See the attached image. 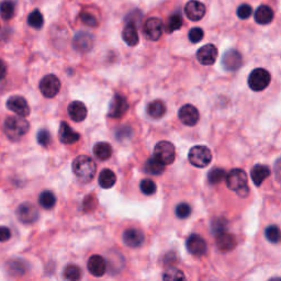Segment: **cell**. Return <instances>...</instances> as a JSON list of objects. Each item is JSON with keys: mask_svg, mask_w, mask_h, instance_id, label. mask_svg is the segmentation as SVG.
I'll use <instances>...</instances> for the list:
<instances>
[{"mask_svg": "<svg viewBox=\"0 0 281 281\" xmlns=\"http://www.w3.org/2000/svg\"><path fill=\"white\" fill-rule=\"evenodd\" d=\"M97 165L94 159L87 155H79L73 162V173L82 182H89L94 179Z\"/></svg>", "mask_w": 281, "mask_h": 281, "instance_id": "1", "label": "cell"}, {"mask_svg": "<svg viewBox=\"0 0 281 281\" xmlns=\"http://www.w3.org/2000/svg\"><path fill=\"white\" fill-rule=\"evenodd\" d=\"M30 129V124L23 116H8L3 122V132L11 141H19L26 135Z\"/></svg>", "mask_w": 281, "mask_h": 281, "instance_id": "2", "label": "cell"}, {"mask_svg": "<svg viewBox=\"0 0 281 281\" xmlns=\"http://www.w3.org/2000/svg\"><path fill=\"white\" fill-rule=\"evenodd\" d=\"M226 186L229 189L235 191L242 198L248 196L249 188L247 184V175L243 169L235 168L226 174Z\"/></svg>", "mask_w": 281, "mask_h": 281, "instance_id": "3", "label": "cell"}, {"mask_svg": "<svg viewBox=\"0 0 281 281\" xmlns=\"http://www.w3.org/2000/svg\"><path fill=\"white\" fill-rule=\"evenodd\" d=\"M188 158H189L191 165L198 167V168H204L211 163L212 153L207 146L197 145L189 150Z\"/></svg>", "mask_w": 281, "mask_h": 281, "instance_id": "4", "label": "cell"}, {"mask_svg": "<svg viewBox=\"0 0 281 281\" xmlns=\"http://www.w3.org/2000/svg\"><path fill=\"white\" fill-rule=\"evenodd\" d=\"M271 75L265 68H256L249 74L248 86L254 91H263L269 86Z\"/></svg>", "mask_w": 281, "mask_h": 281, "instance_id": "5", "label": "cell"}, {"mask_svg": "<svg viewBox=\"0 0 281 281\" xmlns=\"http://www.w3.org/2000/svg\"><path fill=\"white\" fill-rule=\"evenodd\" d=\"M154 156L158 158L165 165L173 164L176 158V149L174 144L168 141H161L155 145Z\"/></svg>", "mask_w": 281, "mask_h": 281, "instance_id": "6", "label": "cell"}, {"mask_svg": "<svg viewBox=\"0 0 281 281\" xmlns=\"http://www.w3.org/2000/svg\"><path fill=\"white\" fill-rule=\"evenodd\" d=\"M39 88L45 98H54L61 90V81L55 75H46L41 79Z\"/></svg>", "mask_w": 281, "mask_h": 281, "instance_id": "7", "label": "cell"}, {"mask_svg": "<svg viewBox=\"0 0 281 281\" xmlns=\"http://www.w3.org/2000/svg\"><path fill=\"white\" fill-rule=\"evenodd\" d=\"M129 110V102L127 98L122 95L116 94L115 97L112 98L110 102V107H109L108 116L112 119H119L128 112Z\"/></svg>", "mask_w": 281, "mask_h": 281, "instance_id": "8", "label": "cell"}, {"mask_svg": "<svg viewBox=\"0 0 281 281\" xmlns=\"http://www.w3.org/2000/svg\"><path fill=\"white\" fill-rule=\"evenodd\" d=\"M17 216L23 224H32L39 219V211L34 205L26 202L20 204L17 209Z\"/></svg>", "mask_w": 281, "mask_h": 281, "instance_id": "9", "label": "cell"}, {"mask_svg": "<svg viewBox=\"0 0 281 281\" xmlns=\"http://www.w3.org/2000/svg\"><path fill=\"white\" fill-rule=\"evenodd\" d=\"M144 34L150 41H158L164 31L163 21L158 18H149L145 21L143 28Z\"/></svg>", "mask_w": 281, "mask_h": 281, "instance_id": "10", "label": "cell"}, {"mask_svg": "<svg viewBox=\"0 0 281 281\" xmlns=\"http://www.w3.org/2000/svg\"><path fill=\"white\" fill-rule=\"evenodd\" d=\"M243 65V57L236 50H229L222 56V66L229 72H235Z\"/></svg>", "mask_w": 281, "mask_h": 281, "instance_id": "11", "label": "cell"}, {"mask_svg": "<svg viewBox=\"0 0 281 281\" xmlns=\"http://www.w3.org/2000/svg\"><path fill=\"white\" fill-rule=\"evenodd\" d=\"M7 108L10 111L16 113L17 116H23L26 118L30 115V107L26 99L21 96H12L9 99L7 100Z\"/></svg>", "mask_w": 281, "mask_h": 281, "instance_id": "12", "label": "cell"}, {"mask_svg": "<svg viewBox=\"0 0 281 281\" xmlns=\"http://www.w3.org/2000/svg\"><path fill=\"white\" fill-rule=\"evenodd\" d=\"M178 116L179 120L182 122L187 125V127H194L200 119V113L195 106L192 104H184L178 112Z\"/></svg>", "mask_w": 281, "mask_h": 281, "instance_id": "13", "label": "cell"}, {"mask_svg": "<svg viewBox=\"0 0 281 281\" xmlns=\"http://www.w3.org/2000/svg\"><path fill=\"white\" fill-rule=\"evenodd\" d=\"M73 46L77 52H89L91 51L92 46H94V36L90 33L85 31L77 32L73 39Z\"/></svg>", "mask_w": 281, "mask_h": 281, "instance_id": "14", "label": "cell"}, {"mask_svg": "<svg viewBox=\"0 0 281 281\" xmlns=\"http://www.w3.org/2000/svg\"><path fill=\"white\" fill-rule=\"evenodd\" d=\"M186 247L187 250L189 251L191 255L200 257V256L204 255L207 253V243L203 240L202 237L198 234H192L186 241Z\"/></svg>", "mask_w": 281, "mask_h": 281, "instance_id": "15", "label": "cell"}, {"mask_svg": "<svg viewBox=\"0 0 281 281\" xmlns=\"http://www.w3.org/2000/svg\"><path fill=\"white\" fill-rule=\"evenodd\" d=\"M197 58L204 66L213 65L217 58V49L213 44H205L197 52Z\"/></svg>", "mask_w": 281, "mask_h": 281, "instance_id": "16", "label": "cell"}, {"mask_svg": "<svg viewBox=\"0 0 281 281\" xmlns=\"http://www.w3.org/2000/svg\"><path fill=\"white\" fill-rule=\"evenodd\" d=\"M184 14L191 21H199L205 15V6L198 0H190L184 7Z\"/></svg>", "mask_w": 281, "mask_h": 281, "instance_id": "17", "label": "cell"}, {"mask_svg": "<svg viewBox=\"0 0 281 281\" xmlns=\"http://www.w3.org/2000/svg\"><path fill=\"white\" fill-rule=\"evenodd\" d=\"M145 236L142 231L137 229H128L123 233V242L124 244L131 247V248H137L142 246L144 243Z\"/></svg>", "mask_w": 281, "mask_h": 281, "instance_id": "18", "label": "cell"}, {"mask_svg": "<svg viewBox=\"0 0 281 281\" xmlns=\"http://www.w3.org/2000/svg\"><path fill=\"white\" fill-rule=\"evenodd\" d=\"M87 268L94 277H102L107 270L106 261L100 255H92L87 264Z\"/></svg>", "mask_w": 281, "mask_h": 281, "instance_id": "19", "label": "cell"}, {"mask_svg": "<svg viewBox=\"0 0 281 281\" xmlns=\"http://www.w3.org/2000/svg\"><path fill=\"white\" fill-rule=\"evenodd\" d=\"M58 138L63 144H74L79 141L81 135L69 127L68 123L62 122L58 131Z\"/></svg>", "mask_w": 281, "mask_h": 281, "instance_id": "20", "label": "cell"}, {"mask_svg": "<svg viewBox=\"0 0 281 281\" xmlns=\"http://www.w3.org/2000/svg\"><path fill=\"white\" fill-rule=\"evenodd\" d=\"M216 246L217 248L222 251H230L235 248V246L237 244L236 237L233 235V234L226 233L224 232L217 233L216 235Z\"/></svg>", "mask_w": 281, "mask_h": 281, "instance_id": "21", "label": "cell"}, {"mask_svg": "<svg viewBox=\"0 0 281 281\" xmlns=\"http://www.w3.org/2000/svg\"><path fill=\"white\" fill-rule=\"evenodd\" d=\"M67 112L74 122H83L87 116V108L82 101L70 102L67 108Z\"/></svg>", "mask_w": 281, "mask_h": 281, "instance_id": "22", "label": "cell"}, {"mask_svg": "<svg viewBox=\"0 0 281 281\" xmlns=\"http://www.w3.org/2000/svg\"><path fill=\"white\" fill-rule=\"evenodd\" d=\"M271 174V170L268 166L262 165V164H257L255 165L250 171L251 179H253V182L255 183V186L259 187L261 184L265 182V180L269 177Z\"/></svg>", "mask_w": 281, "mask_h": 281, "instance_id": "23", "label": "cell"}, {"mask_svg": "<svg viewBox=\"0 0 281 281\" xmlns=\"http://www.w3.org/2000/svg\"><path fill=\"white\" fill-rule=\"evenodd\" d=\"M272 19H274V11L270 7H268L266 5L259 6L255 11V21L258 24H262V26H266V24H269Z\"/></svg>", "mask_w": 281, "mask_h": 281, "instance_id": "24", "label": "cell"}, {"mask_svg": "<svg viewBox=\"0 0 281 281\" xmlns=\"http://www.w3.org/2000/svg\"><path fill=\"white\" fill-rule=\"evenodd\" d=\"M122 39L129 46H136L140 41L137 28L135 24L127 23L122 31Z\"/></svg>", "mask_w": 281, "mask_h": 281, "instance_id": "25", "label": "cell"}, {"mask_svg": "<svg viewBox=\"0 0 281 281\" xmlns=\"http://www.w3.org/2000/svg\"><path fill=\"white\" fill-rule=\"evenodd\" d=\"M144 169L146 173L149 175L158 176L162 175L164 173V170H165V164H163L158 158L153 156L149 157L148 161H146Z\"/></svg>", "mask_w": 281, "mask_h": 281, "instance_id": "26", "label": "cell"}, {"mask_svg": "<svg viewBox=\"0 0 281 281\" xmlns=\"http://www.w3.org/2000/svg\"><path fill=\"white\" fill-rule=\"evenodd\" d=\"M94 155L99 161H108L112 155L111 145L107 142H99L94 146Z\"/></svg>", "mask_w": 281, "mask_h": 281, "instance_id": "27", "label": "cell"}, {"mask_svg": "<svg viewBox=\"0 0 281 281\" xmlns=\"http://www.w3.org/2000/svg\"><path fill=\"white\" fill-rule=\"evenodd\" d=\"M99 184L103 189H110L116 182V176L111 169H103L99 175Z\"/></svg>", "mask_w": 281, "mask_h": 281, "instance_id": "28", "label": "cell"}, {"mask_svg": "<svg viewBox=\"0 0 281 281\" xmlns=\"http://www.w3.org/2000/svg\"><path fill=\"white\" fill-rule=\"evenodd\" d=\"M166 113L165 103L161 100H155L148 106V115L153 119H161Z\"/></svg>", "mask_w": 281, "mask_h": 281, "instance_id": "29", "label": "cell"}, {"mask_svg": "<svg viewBox=\"0 0 281 281\" xmlns=\"http://www.w3.org/2000/svg\"><path fill=\"white\" fill-rule=\"evenodd\" d=\"M39 203L43 209H53L56 204V197L52 191H43L39 197Z\"/></svg>", "mask_w": 281, "mask_h": 281, "instance_id": "30", "label": "cell"}, {"mask_svg": "<svg viewBox=\"0 0 281 281\" xmlns=\"http://www.w3.org/2000/svg\"><path fill=\"white\" fill-rule=\"evenodd\" d=\"M28 24L35 30H40L44 24V18L39 9H34L28 16Z\"/></svg>", "mask_w": 281, "mask_h": 281, "instance_id": "31", "label": "cell"}, {"mask_svg": "<svg viewBox=\"0 0 281 281\" xmlns=\"http://www.w3.org/2000/svg\"><path fill=\"white\" fill-rule=\"evenodd\" d=\"M16 11V5L12 0H3L0 3V14L5 20H10L14 18Z\"/></svg>", "mask_w": 281, "mask_h": 281, "instance_id": "32", "label": "cell"}, {"mask_svg": "<svg viewBox=\"0 0 281 281\" xmlns=\"http://www.w3.org/2000/svg\"><path fill=\"white\" fill-rule=\"evenodd\" d=\"M182 27V17L179 14L171 15L166 23V32L173 33Z\"/></svg>", "mask_w": 281, "mask_h": 281, "instance_id": "33", "label": "cell"}, {"mask_svg": "<svg viewBox=\"0 0 281 281\" xmlns=\"http://www.w3.org/2000/svg\"><path fill=\"white\" fill-rule=\"evenodd\" d=\"M64 278L69 281H77L82 278L81 268L76 265H68L64 270Z\"/></svg>", "mask_w": 281, "mask_h": 281, "instance_id": "34", "label": "cell"}, {"mask_svg": "<svg viewBox=\"0 0 281 281\" xmlns=\"http://www.w3.org/2000/svg\"><path fill=\"white\" fill-rule=\"evenodd\" d=\"M224 178H226V173L224 169L222 168H213L211 171L209 173L208 176V179H209V182L212 183V184H217L219 182H221L222 180Z\"/></svg>", "mask_w": 281, "mask_h": 281, "instance_id": "35", "label": "cell"}, {"mask_svg": "<svg viewBox=\"0 0 281 281\" xmlns=\"http://www.w3.org/2000/svg\"><path fill=\"white\" fill-rule=\"evenodd\" d=\"M140 189H141L142 192H143L144 195L152 196V195L155 194V192H156L157 187H156V183H155L152 179L146 178V179H143L141 182Z\"/></svg>", "mask_w": 281, "mask_h": 281, "instance_id": "36", "label": "cell"}, {"mask_svg": "<svg viewBox=\"0 0 281 281\" xmlns=\"http://www.w3.org/2000/svg\"><path fill=\"white\" fill-rule=\"evenodd\" d=\"M265 236L271 243H278L280 241L281 233L277 225H269L265 231Z\"/></svg>", "mask_w": 281, "mask_h": 281, "instance_id": "37", "label": "cell"}, {"mask_svg": "<svg viewBox=\"0 0 281 281\" xmlns=\"http://www.w3.org/2000/svg\"><path fill=\"white\" fill-rule=\"evenodd\" d=\"M164 280H184L186 279V276L183 275V272L182 270L177 269V268H170V269L167 270L165 274L163 275Z\"/></svg>", "mask_w": 281, "mask_h": 281, "instance_id": "38", "label": "cell"}, {"mask_svg": "<svg viewBox=\"0 0 281 281\" xmlns=\"http://www.w3.org/2000/svg\"><path fill=\"white\" fill-rule=\"evenodd\" d=\"M175 212L179 219H187V217L191 215V207L186 202L179 203L177 207H176Z\"/></svg>", "mask_w": 281, "mask_h": 281, "instance_id": "39", "label": "cell"}, {"mask_svg": "<svg viewBox=\"0 0 281 281\" xmlns=\"http://www.w3.org/2000/svg\"><path fill=\"white\" fill-rule=\"evenodd\" d=\"M81 19L88 27L96 28L99 24L97 18H96L94 15L89 14V12H83V14H81Z\"/></svg>", "mask_w": 281, "mask_h": 281, "instance_id": "40", "label": "cell"}, {"mask_svg": "<svg viewBox=\"0 0 281 281\" xmlns=\"http://www.w3.org/2000/svg\"><path fill=\"white\" fill-rule=\"evenodd\" d=\"M189 40L192 43H199V42L203 39L204 32L201 28H194L189 31Z\"/></svg>", "mask_w": 281, "mask_h": 281, "instance_id": "41", "label": "cell"}, {"mask_svg": "<svg viewBox=\"0 0 281 281\" xmlns=\"http://www.w3.org/2000/svg\"><path fill=\"white\" fill-rule=\"evenodd\" d=\"M236 14L238 16V18L248 19L251 16V14H253V8H251L249 5H247V3H243V5H241L237 8Z\"/></svg>", "mask_w": 281, "mask_h": 281, "instance_id": "42", "label": "cell"}, {"mask_svg": "<svg viewBox=\"0 0 281 281\" xmlns=\"http://www.w3.org/2000/svg\"><path fill=\"white\" fill-rule=\"evenodd\" d=\"M37 138V143H39L41 146H43V148H46L50 144V142H51V135H50L49 131H46V130H40L39 133H37L36 135Z\"/></svg>", "mask_w": 281, "mask_h": 281, "instance_id": "43", "label": "cell"}, {"mask_svg": "<svg viewBox=\"0 0 281 281\" xmlns=\"http://www.w3.org/2000/svg\"><path fill=\"white\" fill-rule=\"evenodd\" d=\"M142 17H143L142 16V12L138 11V10H133L131 12H129L128 16H127V21H128L127 23H133L136 26V23L141 22Z\"/></svg>", "mask_w": 281, "mask_h": 281, "instance_id": "44", "label": "cell"}, {"mask_svg": "<svg viewBox=\"0 0 281 281\" xmlns=\"http://www.w3.org/2000/svg\"><path fill=\"white\" fill-rule=\"evenodd\" d=\"M96 205H97V199L94 195L88 196L83 201V210H86V211H91L95 209Z\"/></svg>", "mask_w": 281, "mask_h": 281, "instance_id": "45", "label": "cell"}, {"mask_svg": "<svg viewBox=\"0 0 281 281\" xmlns=\"http://www.w3.org/2000/svg\"><path fill=\"white\" fill-rule=\"evenodd\" d=\"M225 228H226V221L224 219H217L212 223L213 232H215V233L224 232Z\"/></svg>", "mask_w": 281, "mask_h": 281, "instance_id": "46", "label": "cell"}, {"mask_svg": "<svg viewBox=\"0 0 281 281\" xmlns=\"http://www.w3.org/2000/svg\"><path fill=\"white\" fill-rule=\"evenodd\" d=\"M11 238V231L6 226H0V242H7Z\"/></svg>", "mask_w": 281, "mask_h": 281, "instance_id": "47", "label": "cell"}, {"mask_svg": "<svg viewBox=\"0 0 281 281\" xmlns=\"http://www.w3.org/2000/svg\"><path fill=\"white\" fill-rule=\"evenodd\" d=\"M7 75V65L2 60H0V81L6 77Z\"/></svg>", "mask_w": 281, "mask_h": 281, "instance_id": "48", "label": "cell"}, {"mask_svg": "<svg viewBox=\"0 0 281 281\" xmlns=\"http://www.w3.org/2000/svg\"><path fill=\"white\" fill-rule=\"evenodd\" d=\"M275 174L277 176V178L281 180V157L275 164Z\"/></svg>", "mask_w": 281, "mask_h": 281, "instance_id": "49", "label": "cell"}]
</instances>
